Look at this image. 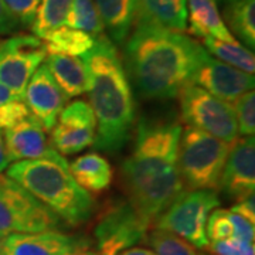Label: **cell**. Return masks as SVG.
Returning a JSON list of instances; mask_svg holds the SVG:
<instances>
[{
	"instance_id": "cb8c5ba5",
	"label": "cell",
	"mask_w": 255,
	"mask_h": 255,
	"mask_svg": "<svg viewBox=\"0 0 255 255\" xmlns=\"http://www.w3.org/2000/svg\"><path fill=\"white\" fill-rule=\"evenodd\" d=\"M203 44L206 47V51L210 55H214L217 60L228 64L237 70L244 73L254 74L255 71V57L251 50L240 44L238 41L228 43L221 41L211 37L203 38Z\"/></svg>"
},
{
	"instance_id": "e575fe53",
	"label": "cell",
	"mask_w": 255,
	"mask_h": 255,
	"mask_svg": "<svg viewBox=\"0 0 255 255\" xmlns=\"http://www.w3.org/2000/svg\"><path fill=\"white\" fill-rule=\"evenodd\" d=\"M18 28H21V26L18 24L17 20L10 14L3 0H0V36L11 34L17 31Z\"/></svg>"
},
{
	"instance_id": "8992f818",
	"label": "cell",
	"mask_w": 255,
	"mask_h": 255,
	"mask_svg": "<svg viewBox=\"0 0 255 255\" xmlns=\"http://www.w3.org/2000/svg\"><path fill=\"white\" fill-rule=\"evenodd\" d=\"M220 206L213 190H184L155 220L156 228L169 231L200 250L210 244L206 226L210 213Z\"/></svg>"
},
{
	"instance_id": "9a60e30c",
	"label": "cell",
	"mask_w": 255,
	"mask_h": 255,
	"mask_svg": "<svg viewBox=\"0 0 255 255\" xmlns=\"http://www.w3.org/2000/svg\"><path fill=\"white\" fill-rule=\"evenodd\" d=\"M23 101L30 114L47 130H51L57 124L58 115L65 107V95L55 84L46 65H40L30 78L23 94Z\"/></svg>"
},
{
	"instance_id": "1f68e13d",
	"label": "cell",
	"mask_w": 255,
	"mask_h": 255,
	"mask_svg": "<svg viewBox=\"0 0 255 255\" xmlns=\"http://www.w3.org/2000/svg\"><path fill=\"white\" fill-rule=\"evenodd\" d=\"M30 115V111L23 100L10 101L0 107V130L16 125L21 119Z\"/></svg>"
},
{
	"instance_id": "9c48e42d",
	"label": "cell",
	"mask_w": 255,
	"mask_h": 255,
	"mask_svg": "<svg viewBox=\"0 0 255 255\" xmlns=\"http://www.w3.org/2000/svg\"><path fill=\"white\" fill-rule=\"evenodd\" d=\"M47 57L41 38L31 34H17L0 43V84L20 98L30 78Z\"/></svg>"
},
{
	"instance_id": "7bdbcfd3",
	"label": "cell",
	"mask_w": 255,
	"mask_h": 255,
	"mask_svg": "<svg viewBox=\"0 0 255 255\" xmlns=\"http://www.w3.org/2000/svg\"><path fill=\"white\" fill-rule=\"evenodd\" d=\"M0 43H1V40H0Z\"/></svg>"
},
{
	"instance_id": "44dd1931",
	"label": "cell",
	"mask_w": 255,
	"mask_h": 255,
	"mask_svg": "<svg viewBox=\"0 0 255 255\" xmlns=\"http://www.w3.org/2000/svg\"><path fill=\"white\" fill-rule=\"evenodd\" d=\"M68 170L84 190L100 193L112 183L114 172L111 163L100 153L90 152L68 164Z\"/></svg>"
},
{
	"instance_id": "30bf717a",
	"label": "cell",
	"mask_w": 255,
	"mask_h": 255,
	"mask_svg": "<svg viewBox=\"0 0 255 255\" xmlns=\"http://www.w3.org/2000/svg\"><path fill=\"white\" fill-rule=\"evenodd\" d=\"M150 224L128 203H114L95 227L100 255H118L121 251L145 240Z\"/></svg>"
},
{
	"instance_id": "603a6c76",
	"label": "cell",
	"mask_w": 255,
	"mask_h": 255,
	"mask_svg": "<svg viewBox=\"0 0 255 255\" xmlns=\"http://www.w3.org/2000/svg\"><path fill=\"white\" fill-rule=\"evenodd\" d=\"M228 24V31L240 38L251 51L255 47V0H237L228 3L221 16Z\"/></svg>"
},
{
	"instance_id": "83f0119b",
	"label": "cell",
	"mask_w": 255,
	"mask_h": 255,
	"mask_svg": "<svg viewBox=\"0 0 255 255\" xmlns=\"http://www.w3.org/2000/svg\"><path fill=\"white\" fill-rule=\"evenodd\" d=\"M233 110L236 114L238 135L253 136L255 133V92L254 90L243 94L234 101Z\"/></svg>"
},
{
	"instance_id": "5bb4252c",
	"label": "cell",
	"mask_w": 255,
	"mask_h": 255,
	"mask_svg": "<svg viewBox=\"0 0 255 255\" xmlns=\"http://www.w3.org/2000/svg\"><path fill=\"white\" fill-rule=\"evenodd\" d=\"M3 255H74L88 248L81 237L57 230L41 233H17L1 240Z\"/></svg>"
},
{
	"instance_id": "ffe728a7",
	"label": "cell",
	"mask_w": 255,
	"mask_h": 255,
	"mask_svg": "<svg viewBox=\"0 0 255 255\" xmlns=\"http://www.w3.org/2000/svg\"><path fill=\"white\" fill-rule=\"evenodd\" d=\"M114 44H124L136 18V0H94Z\"/></svg>"
},
{
	"instance_id": "d6986e66",
	"label": "cell",
	"mask_w": 255,
	"mask_h": 255,
	"mask_svg": "<svg viewBox=\"0 0 255 255\" xmlns=\"http://www.w3.org/2000/svg\"><path fill=\"white\" fill-rule=\"evenodd\" d=\"M47 70L54 78L65 98L80 97L87 92V70L81 57L64 54H48L46 60Z\"/></svg>"
},
{
	"instance_id": "5b68a950",
	"label": "cell",
	"mask_w": 255,
	"mask_h": 255,
	"mask_svg": "<svg viewBox=\"0 0 255 255\" xmlns=\"http://www.w3.org/2000/svg\"><path fill=\"white\" fill-rule=\"evenodd\" d=\"M231 145L196 128L182 130L179 172L186 190H220V179Z\"/></svg>"
},
{
	"instance_id": "60d3db41",
	"label": "cell",
	"mask_w": 255,
	"mask_h": 255,
	"mask_svg": "<svg viewBox=\"0 0 255 255\" xmlns=\"http://www.w3.org/2000/svg\"><path fill=\"white\" fill-rule=\"evenodd\" d=\"M223 1H228V3H231V1H237V0H223Z\"/></svg>"
},
{
	"instance_id": "e0dca14e",
	"label": "cell",
	"mask_w": 255,
	"mask_h": 255,
	"mask_svg": "<svg viewBox=\"0 0 255 255\" xmlns=\"http://www.w3.org/2000/svg\"><path fill=\"white\" fill-rule=\"evenodd\" d=\"M135 26L183 33L187 30V3L186 0H136Z\"/></svg>"
},
{
	"instance_id": "d6a6232c",
	"label": "cell",
	"mask_w": 255,
	"mask_h": 255,
	"mask_svg": "<svg viewBox=\"0 0 255 255\" xmlns=\"http://www.w3.org/2000/svg\"><path fill=\"white\" fill-rule=\"evenodd\" d=\"M231 216V223H233V230H234V237L243 241H248V243H254L255 236V227L254 223L248 221L244 217H241L240 214H236L233 211H230Z\"/></svg>"
},
{
	"instance_id": "277c9868",
	"label": "cell",
	"mask_w": 255,
	"mask_h": 255,
	"mask_svg": "<svg viewBox=\"0 0 255 255\" xmlns=\"http://www.w3.org/2000/svg\"><path fill=\"white\" fill-rule=\"evenodd\" d=\"M6 176L68 226H81L94 214L95 200L75 182L68 164L46 159L18 160L6 169Z\"/></svg>"
},
{
	"instance_id": "836d02e7",
	"label": "cell",
	"mask_w": 255,
	"mask_h": 255,
	"mask_svg": "<svg viewBox=\"0 0 255 255\" xmlns=\"http://www.w3.org/2000/svg\"><path fill=\"white\" fill-rule=\"evenodd\" d=\"M236 204L230 209V211L240 214L251 223H255V200L254 193H248L246 196H241L236 199Z\"/></svg>"
},
{
	"instance_id": "3957f363",
	"label": "cell",
	"mask_w": 255,
	"mask_h": 255,
	"mask_svg": "<svg viewBox=\"0 0 255 255\" xmlns=\"http://www.w3.org/2000/svg\"><path fill=\"white\" fill-rule=\"evenodd\" d=\"M81 60L87 70V92L95 122L98 149L119 152L127 145L135 127V98L124 60L117 46L105 34Z\"/></svg>"
},
{
	"instance_id": "6da1fadb",
	"label": "cell",
	"mask_w": 255,
	"mask_h": 255,
	"mask_svg": "<svg viewBox=\"0 0 255 255\" xmlns=\"http://www.w3.org/2000/svg\"><path fill=\"white\" fill-rule=\"evenodd\" d=\"M182 125L170 119H140L132 152L121 166L128 203L152 224L184 189L179 172Z\"/></svg>"
},
{
	"instance_id": "484cf974",
	"label": "cell",
	"mask_w": 255,
	"mask_h": 255,
	"mask_svg": "<svg viewBox=\"0 0 255 255\" xmlns=\"http://www.w3.org/2000/svg\"><path fill=\"white\" fill-rule=\"evenodd\" d=\"M65 26L81 30L92 37L104 34L105 30L94 0H73L71 9L65 20Z\"/></svg>"
},
{
	"instance_id": "ac0fdd59",
	"label": "cell",
	"mask_w": 255,
	"mask_h": 255,
	"mask_svg": "<svg viewBox=\"0 0 255 255\" xmlns=\"http://www.w3.org/2000/svg\"><path fill=\"white\" fill-rule=\"evenodd\" d=\"M186 3L189 31L193 36L200 38L211 37L228 43L237 41L236 37L228 31L216 0H186Z\"/></svg>"
},
{
	"instance_id": "d4e9b609",
	"label": "cell",
	"mask_w": 255,
	"mask_h": 255,
	"mask_svg": "<svg viewBox=\"0 0 255 255\" xmlns=\"http://www.w3.org/2000/svg\"><path fill=\"white\" fill-rule=\"evenodd\" d=\"M73 0H41L31 30L34 36L43 38L47 33L65 26Z\"/></svg>"
},
{
	"instance_id": "74e56055",
	"label": "cell",
	"mask_w": 255,
	"mask_h": 255,
	"mask_svg": "<svg viewBox=\"0 0 255 255\" xmlns=\"http://www.w3.org/2000/svg\"><path fill=\"white\" fill-rule=\"evenodd\" d=\"M118 255H155V253L152 250L142 248V247H130L128 250L121 251Z\"/></svg>"
},
{
	"instance_id": "ba28073f",
	"label": "cell",
	"mask_w": 255,
	"mask_h": 255,
	"mask_svg": "<svg viewBox=\"0 0 255 255\" xmlns=\"http://www.w3.org/2000/svg\"><path fill=\"white\" fill-rule=\"evenodd\" d=\"M183 121L191 128L233 145L238 139L236 114L230 102L220 100L194 84H187L177 95Z\"/></svg>"
},
{
	"instance_id": "f35d334b",
	"label": "cell",
	"mask_w": 255,
	"mask_h": 255,
	"mask_svg": "<svg viewBox=\"0 0 255 255\" xmlns=\"http://www.w3.org/2000/svg\"><path fill=\"white\" fill-rule=\"evenodd\" d=\"M74 255H100L97 251H92V250H88V248H85V250H82L80 253H77V254Z\"/></svg>"
},
{
	"instance_id": "7c38bea8",
	"label": "cell",
	"mask_w": 255,
	"mask_h": 255,
	"mask_svg": "<svg viewBox=\"0 0 255 255\" xmlns=\"http://www.w3.org/2000/svg\"><path fill=\"white\" fill-rule=\"evenodd\" d=\"M191 84L200 87L226 102H234L243 94L254 90V74L237 70L207 54L203 57Z\"/></svg>"
},
{
	"instance_id": "52a82bcc",
	"label": "cell",
	"mask_w": 255,
	"mask_h": 255,
	"mask_svg": "<svg viewBox=\"0 0 255 255\" xmlns=\"http://www.w3.org/2000/svg\"><path fill=\"white\" fill-rule=\"evenodd\" d=\"M61 220L6 174H0V240L17 233L55 230Z\"/></svg>"
},
{
	"instance_id": "8fae6325",
	"label": "cell",
	"mask_w": 255,
	"mask_h": 255,
	"mask_svg": "<svg viewBox=\"0 0 255 255\" xmlns=\"http://www.w3.org/2000/svg\"><path fill=\"white\" fill-rule=\"evenodd\" d=\"M97 122L88 102L78 100L64 107L51 129L50 145L61 156L80 153L95 143Z\"/></svg>"
},
{
	"instance_id": "7a4b0ae2",
	"label": "cell",
	"mask_w": 255,
	"mask_h": 255,
	"mask_svg": "<svg viewBox=\"0 0 255 255\" xmlns=\"http://www.w3.org/2000/svg\"><path fill=\"white\" fill-rule=\"evenodd\" d=\"M124 47L130 85L147 100L176 98L191 84L206 48L184 33L153 26H133Z\"/></svg>"
},
{
	"instance_id": "f1b7e54d",
	"label": "cell",
	"mask_w": 255,
	"mask_h": 255,
	"mask_svg": "<svg viewBox=\"0 0 255 255\" xmlns=\"http://www.w3.org/2000/svg\"><path fill=\"white\" fill-rule=\"evenodd\" d=\"M206 233H207V238L210 243L211 241H223V240L234 237L230 210H213L210 213L209 220H207Z\"/></svg>"
},
{
	"instance_id": "b9f144b4",
	"label": "cell",
	"mask_w": 255,
	"mask_h": 255,
	"mask_svg": "<svg viewBox=\"0 0 255 255\" xmlns=\"http://www.w3.org/2000/svg\"><path fill=\"white\" fill-rule=\"evenodd\" d=\"M200 255H210V254H200Z\"/></svg>"
},
{
	"instance_id": "4316f807",
	"label": "cell",
	"mask_w": 255,
	"mask_h": 255,
	"mask_svg": "<svg viewBox=\"0 0 255 255\" xmlns=\"http://www.w3.org/2000/svg\"><path fill=\"white\" fill-rule=\"evenodd\" d=\"M145 240L155 255H199L186 240L164 230L156 228Z\"/></svg>"
},
{
	"instance_id": "f546056e",
	"label": "cell",
	"mask_w": 255,
	"mask_h": 255,
	"mask_svg": "<svg viewBox=\"0 0 255 255\" xmlns=\"http://www.w3.org/2000/svg\"><path fill=\"white\" fill-rule=\"evenodd\" d=\"M41 0H3L9 13L21 27H31Z\"/></svg>"
},
{
	"instance_id": "4fadbf2b",
	"label": "cell",
	"mask_w": 255,
	"mask_h": 255,
	"mask_svg": "<svg viewBox=\"0 0 255 255\" xmlns=\"http://www.w3.org/2000/svg\"><path fill=\"white\" fill-rule=\"evenodd\" d=\"M4 143L11 160H38L46 159L57 163L68 164L65 157L48 143L46 129L31 114L16 125L4 129Z\"/></svg>"
},
{
	"instance_id": "4dcf8cb0",
	"label": "cell",
	"mask_w": 255,
	"mask_h": 255,
	"mask_svg": "<svg viewBox=\"0 0 255 255\" xmlns=\"http://www.w3.org/2000/svg\"><path fill=\"white\" fill-rule=\"evenodd\" d=\"M207 250L214 255H255L254 243L243 241L238 238L211 241Z\"/></svg>"
},
{
	"instance_id": "2e32d148",
	"label": "cell",
	"mask_w": 255,
	"mask_h": 255,
	"mask_svg": "<svg viewBox=\"0 0 255 255\" xmlns=\"http://www.w3.org/2000/svg\"><path fill=\"white\" fill-rule=\"evenodd\" d=\"M220 189L233 199L255 190V140L253 136L237 139L228 152Z\"/></svg>"
},
{
	"instance_id": "ab89813d",
	"label": "cell",
	"mask_w": 255,
	"mask_h": 255,
	"mask_svg": "<svg viewBox=\"0 0 255 255\" xmlns=\"http://www.w3.org/2000/svg\"><path fill=\"white\" fill-rule=\"evenodd\" d=\"M0 255H3V248H1V240H0Z\"/></svg>"
},
{
	"instance_id": "7402d4cb",
	"label": "cell",
	"mask_w": 255,
	"mask_h": 255,
	"mask_svg": "<svg viewBox=\"0 0 255 255\" xmlns=\"http://www.w3.org/2000/svg\"><path fill=\"white\" fill-rule=\"evenodd\" d=\"M47 48V54H64L73 57H82L90 51L95 43V37L81 30L61 26L41 38Z\"/></svg>"
},
{
	"instance_id": "d590c367",
	"label": "cell",
	"mask_w": 255,
	"mask_h": 255,
	"mask_svg": "<svg viewBox=\"0 0 255 255\" xmlns=\"http://www.w3.org/2000/svg\"><path fill=\"white\" fill-rule=\"evenodd\" d=\"M9 166H10L9 153H7V149H6V143H4L3 132L0 130V174L3 173Z\"/></svg>"
},
{
	"instance_id": "8d00e7d4",
	"label": "cell",
	"mask_w": 255,
	"mask_h": 255,
	"mask_svg": "<svg viewBox=\"0 0 255 255\" xmlns=\"http://www.w3.org/2000/svg\"><path fill=\"white\" fill-rule=\"evenodd\" d=\"M14 100H23V98H20L18 95H16L13 91H10L7 87H4V85H1L0 84V107L1 105H4V104H7L10 101H14Z\"/></svg>"
}]
</instances>
